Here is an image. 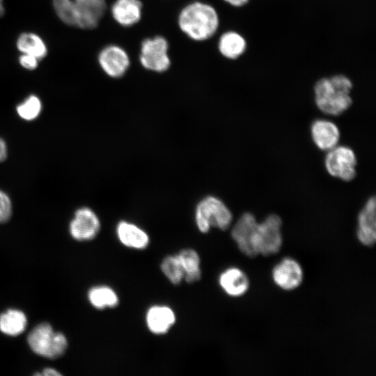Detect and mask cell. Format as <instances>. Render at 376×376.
I'll list each match as a JSON object with an SVG mask.
<instances>
[{
  "mask_svg": "<svg viewBox=\"0 0 376 376\" xmlns=\"http://www.w3.org/2000/svg\"><path fill=\"white\" fill-rule=\"evenodd\" d=\"M219 284L223 291L231 297H241L250 288L247 274L241 269L231 267L226 269L219 276Z\"/></svg>",
  "mask_w": 376,
  "mask_h": 376,
  "instance_id": "9a60e30c",
  "label": "cell"
},
{
  "mask_svg": "<svg viewBox=\"0 0 376 376\" xmlns=\"http://www.w3.org/2000/svg\"><path fill=\"white\" fill-rule=\"evenodd\" d=\"M357 158L354 151L347 146H336L327 152L324 166L332 177L343 181L352 180L357 175Z\"/></svg>",
  "mask_w": 376,
  "mask_h": 376,
  "instance_id": "8992f818",
  "label": "cell"
},
{
  "mask_svg": "<svg viewBox=\"0 0 376 376\" xmlns=\"http://www.w3.org/2000/svg\"><path fill=\"white\" fill-rule=\"evenodd\" d=\"M76 27L93 29L97 26L107 9L105 0H72Z\"/></svg>",
  "mask_w": 376,
  "mask_h": 376,
  "instance_id": "8fae6325",
  "label": "cell"
},
{
  "mask_svg": "<svg viewBox=\"0 0 376 376\" xmlns=\"http://www.w3.org/2000/svg\"><path fill=\"white\" fill-rule=\"evenodd\" d=\"M178 22L180 30L191 39L203 41L217 32L219 18L213 6L202 2H194L183 8Z\"/></svg>",
  "mask_w": 376,
  "mask_h": 376,
  "instance_id": "7a4b0ae2",
  "label": "cell"
},
{
  "mask_svg": "<svg viewBox=\"0 0 376 376\" xmlns=\"http://www.w3.org/2000/svg\"><path fill=\"white\" fill-rule=\"evenodd\" d=\"M113 19L123 26L136 24L141 17L142 3L139 0H116L111 6Z\"/></svg>",
  "mask_w": 376,
  "mask_h": 376,
  "instance_id": "e0dca14e",
  "label": "cell"
},
{
  "mask_svg": "<svg viewBox=\"0 0 376 376\" xmlns=\"http://www.w3.org/2000/svg\"><path fill=\"white\" fill-rule=\"evenodd\" d=\"M13 210V202L10 196L0 189V224H5L10 221Z\"/></svg>",
  "mask_w": 376,
  "mask_h": 376,
  "instance_id": "4316f807",
  "label": "cell"
},
{
  "mask_svg": "<svg viewBox=\"0 0 376 376\" xmlns=\"http://www.w3.org/2000/svg\"><path fill=\"white\" fill-rule=\"evenodd\" d=\"M168 49V41L162 36L145 39L141 46V64L146 69L157 72L167 70L171 65Z\"/></svg>",
  "mask_w": 376,
  "mask_h": 376,
  "instance_id": "52a82bcc",
  "label": "cell"
},
{
  "mask_svg": "<svg viewBox=\"0 0 376 376\" xmlns=\"http://www.w3.org/2000/svg\"><path fill=\"white\" fill-rule=\"evenodd\" d=\"M98 62L104 72L113 78L123 76L130 65L126 51L116 45H108L102 49L98 55Z\"/></svg>",
  "mask_w": 376,
  "mask_h": 376,
  "instance_id": "7c38bea8",
  "label": "cell"
},
{
  "mask_svg": "<svg viewBox=\"0 0 376 376\" xmlns=\"http://www.w3.org/2000/svg\"><path fill=\"white\" fill-rule=\"evenodd\" d=\"M38 60L36 56L27 54H23L19 59L20 65L28 70L36 69L38 64Z\"/></svg>",
  "mask_w": 376,
  "mask_h": 376,
  "instance_id": "83f0119b",
  "label": "cell"
},
{
  "mask_svg": "<svg viewBox=\"0 0 376 376\" xmlns=\"http://www.w3.org/2000/svg\"><path fill=\"white\" fill-rule=\"evenodd\" d=\"M36 375L45 376H60L61 375V373H60L57 370L53 368H46L43 369L40 373H38Z\"/></svg>",
  "mask_w": 376,
  "mask_h": 376,
  "instance_id": "f546056e",
  "label": "cell"
},
{
  "mask_svg": "<svg viewBox=\"0 0 376 376\" xmlns=\"http://www.w3.org/2000/svg\"><path fill=\"white\" fill-rule=\"evenodd\" d=\"M304 277L301 265L291 257L282 258L272 270L273 282L285 291H292L298 288L301 285Z\"/></svg>",
  "mask_w": 376,
  "mask_h": 376,
  "instance_id": "9c48e42d",
  "label": "cell"
},
{
  "mask_svg": "<svg viewBox=\"0 0 376 376\" xmlns=\"http://www.w3.org/2000/svg\"><path fill=\"white\" fill-rule=\"evenodd\" d=\"M226 3L233 7H242L247 4L249 0H224Z\"/></svg>",
  "mask_w": 376,
  "mask_h": 376,
  "instance_id": "4dcf8cb0",
  "label": "cell"
},
{
  "mask_svg": "<svg viewBox=\"0 0 376 376\" xmlns=\"http://www.w3.org/2000/svg\"><path fill=\"white\" fill-rule=\"evenodd\" d=\"M26 314L17 308H8L0 314V331L9 336H17L22 334L27 327Z\"/></svg>",
  "mask_w": 376,
  "mask_h": 376,
  "instance_id": "ffe728a7",
  "label": "cell"
},
{
  "mask_svg": "<svg viewBox=\"0 0 376 376\" xmlns=\"http://www.w3.org/2000/svg\"><path fill=\"white\" fill-rule=\"evenodd\" d=\"M195 221L201 233L208 232L212 227L224 230L230 226L233 214L222 201L209 196L197 205Z\"/></svg>",
  "mask_w": 376,
  "mask_h": 376,
  "instance_id": "277c9868",
  "label": "cell"
},
{
  "mask_svg": "<svg viewBox=\"0 0 376 376\" xmlns=\"http://www.w3.org/2000/svg\"><path fill=\"white\" fill-rule=\"evenodd\" d=\"M87 297L90 304L97 309L114 308L119 303L118 297L114 290L106 285L91 288Z\"/></svg>",
  "mask_w": 376,
  "mask_h": 376,
  "instance_id": "7402d4cb",
  "label": "cell"
},
{
  "mask_svg": "<svg viewBox=\"0 0 376 376\" xmlns=\"http://www.w3.org/2000/svg\"><path fill=\"white\" fill-rule=\"evenodd\" d=\"M4 14V7L3 4V0H0V17Z\"/></svg>",
  "mask_w": 376,
  "mask_h": 376,
  "instance_id": "1f68e13d",
  "label": "cell"
},
{
  "mask_svg": "<svg viewBox=\"0 0 376 376\" xmlns=\"http://www.w3.org/2000/svg\"><path fill=\"white\" fill-rule=\"evenodd\" d=\"M315 103L324 114L337 116L352 104L351 79L341 74L318 79L314 85Z\"/></svg>",
  "mask_w": 376,
  "mask_h": 376,
  "instance_id": "6da1fadb",
  "label": "cell"
},
{
  "mask_svg": "<svg viewBox=\"0 0 376 376\" xmlns=\"http://www.w3.org/2000/svg\"><path fill=\"white\" fill-rule=\"evenodd\" d=\"M175 320L174 311L167 306H152L148 308L146 315V322L148 329L157 335L168 332Z\"/></svg>",
  "mask_w": 376,
  "mask_h": 376,
  "instance_id": "2e32d148",
  "label": "cell"
},
{
  "mask_svg": "<svg viewBox=\"0 0 376 376\" xmlns=\"http://www.w3.org/2000/svg\"><path fill=\"white\" fill-rule=\"evenodd\" d=\"M311 136L315 146L327 152L338 145L340 133L337 125L327 119L314 120L310 128Z\"/></svg>",
  "mask_w": 376,
  "mask_h": 376,
  "instance_id": "5bb4252c",
  "label": "cell"
},
{
  "mask_svg": "<svg viewBox=\"0 0 376 376\" xmlns=\"http://www.w3.org/2000/svg\"><path fill=\"white\" fill-rule=\"evenodd\" d=\"M27 343L36 354L49 359L63 356L68 346L65 334L54 331L48 322L35 326L27 336Z\"/></svg>",
  "mask_w": 376,
  "mask_h": 376,
  "instance_id": "3957f363",
  "label": "cell"
},
{
  "mask_svg": "<svg viewBox=\"0 0 376 376\" xmlns=\"http://www.w3.org/2000/svg\"><path fill=\"white\" fill-rule=\"evenodd\" d=\"M53 5L61 21L67 25L76 26L72 0H53Z\"/></svg>",
  "mask_w": 376,
  "mask_h": 376,
  "instance_id": "484cf974",
  "label": "cell"
},
{
  "mask_svg": "<svg viewBox=\"0 0 376 376\" xmlns=\"http://www.w3.org/2000/svg\"><path fill=\"white\" fill-rule=\"evenodd\" d=\"M359 242L363 246L372 247L376 242V202L375 196L370 197L357 217L356 232Z\"/></svg>",
  "mask_w": 376,
  "mask_h": 376,
  "instance_id": "4fadbf2b",
  "label": "cell"
},
{
  "mask_svg": "<svg viewBox=\"0 0 376 376\" xmlns=\"http://www.w3.org/2000/svg\"><path fill=\"white\" fill-rule=\"evenodd\" d=\"M116 234L119 241L124 246L132 249H146L150 242L148 235L143 230L125 221H121L118 224Z\"/></svg>",
  "mask_w": 376,
  "mask_h": 376,
  "instance_id": "ac0fdd59",
  "label": "cell"
},
{
  "mask_svg": "<svg viewBox=\"0 0 376 376\" xmlns=\"http://www.w3.org/2000/svg\"><path fill=\"white\" fill-rule=\"evenodd\" d=\"M42 110V102L35 95H30L16 107L18 116L26 121L36 120L40 115Z\"/></svg>",
  "mask_w": 376,
  "mask_h": 376,
  "instance_id": "cb8c5ba5",
  "label": "cell"
},
{
  "mask_svg": "<svg viewBox=\"0 0 376 376\" xmlns=\"http://www.w3.org/2000/svg\"><path fill=\"white\" fill-rule=\"evenodd\" d=\"M282 220L276 214L267 215L258 222L254 235V248L258 256L277 254L283 245Z\"/></svg>",
  "mask_w": 376,
  "mask_h": 376,
  "instance_id": "5b68a950",
  "label": "cell"
},
{
  "mask_svg": "<svg viewBox=\"0 0 376 376\" xmlns=\"http://www.w3.org/2000/svg\"><path fill=\"white\" fill-rule=\"evenodd\" d=\"M8 154V149L6 141L0 137V163L4 162Z\"/></svg>",
  "mask_w": 376,
  "mask_h": 376,
  "instance_id": "f1b7e54d",
  "label": "cell"
},
{
  "mask_svg": "<svg viewBox=\"0 0 376 376\" xmlns=\"http://www.w3.org/2000/svg\"><path fill=\"white\" fill-rule=\"evenodd\" d=\"M160 267L164 276L173 284L178 285L184 279V271L177 254L165 257Z\"/></svg>",
  "mask_w": 376,
  "mask_h": 376,
  "instance_id": "d4e9b609",
  "label": "cell"
},
{
  "mask_svg": "<svg viewBox=\"0 0 376 376\" xmlns=\"http://www.w3.org/2000/svg\"><path fill=\"white\" fill-rule=\"evenodd\" d=\"M69 233L79 242L94 239L100 230V221L96 213L90 207L77 209L69 223Z\"/></svg>",
  "mask_w": 376,
  "mask_h": 376,
  "instance_id": "ba28073f",
  "label": "cell"
},
{
  "mask_svg": "<svg viewBox=\"0 0 376 376\" xmlns=\"http://www.w3.org/2000/svg\"><path fill=\"white\" fill-rule=\"evenodd\" d=\"M247 42L244 37L237 31H228L224 33L218 42L220 54L228 59H237L245 52Z\"/></svg>",
  "mask_w": 376,
  "mask_h": 376,
  "instance_id": "d6986e66",
  "label": "cell"
},
{
  "mask_svg": "<svg viewBox=\"0 0 376 376\" xmlns=\"http://www.w3.org/2000/svg\"><path fill=\"white\" fill-rule=\"evenodd\" d=\"M258 223L255 215L246 212L240 217L231 230V237L238 249L249 258L257 256L253 241Z\"/></svg>",
  "mask_w": 376,
  "mask_h": 376,
  "instance_id": "30bf717a",
  "label": "cell"
},
{
  "mask_svg": "<svg viewBox=\"0 0 376 376\" xmlns=\"http://www.w3.org/2000/svg\"><path fill=\"white\" fill-rule=\"evenodd\" d=\"M17 47L23 54L41 59L47 55V47L42 39L33 33H23L17 40Z\"/></svg>",
  "mask_w": 376,
  "mask_h": 376,
  "instance_id": "603a6c76",
  "label": "cell"
},
{
  "mask_svg": "<svg viewBox=\"0 0 376 376\" xmlns=\"http://www.w3.org/2000/svg\"><path fill=\"white\" fill-rule=\"evenodd\" d=\"M184 271V279L192 283L201 277V260L198 253L194 249H185L177 254Z\"/></svg>",
  "mask_w": 376,
  "mask_h": 376,
  "instance_id": "44dd1931",
  "label": "cell"
}]
</instances>
